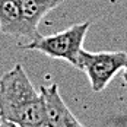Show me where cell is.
Here are the masks:
<instances>
[{
  "label": "cell",
  "instance_id": "cell-3",
  "mask_svg": "<svg viewBox=\"0 0 127 127\" xmlns=\"http://www.w3.org/2000/svg\"><path fill=\"white\" fill-rule=\"evenodd\" d=\"M127 67V53L124 51H92L80 50L76 69L85 72L91 88L95 92L104 91L111 79Z\"/></svg>",
  "mask_w": 127,
  "mask_h": 127
},
{
  "label": "cell",
  "instance_id": "cell-7",
  "mask_svg": "<svg viewBox=\"0 0 127 127\" xmlns=\"http://www.w3.org/2000/svg\"><path fill=\"white\" fill-rule=\"evenodd\" d=\"M0 127H19L18 124H15L12 121H7V120H3L0 117Z\"/></svg>",
  "mask_w": 127,
  "mask_h": 127
},
{
  "label": "cell",
  "instance_id": "cell-6",
  "mask_svg": "<svg viewBox=\"0 0 127 127\" xmlns=\"http://www.w3.org/2000/svg\"><path fill=\"white\" fill-rule=\"evenodd\" d=\"M24 19L32 29L38 31V24L47 13L63 3V0H19Z\"/></svg>",
  "mask_w": 127,
  "mask_h": 127
},
{
  "label": "cell",
  "instance_id": "cell-2",
  "mask_svg": "<svg viewBox=\"0 0 127 127\" xmlns=\"http://www.w3.org/2000/svg\"><path fill=\"white\" fill-rule=\"evenodd\" d=\"M91 22H82L76 24L69 28H66L63 31L47 35V37H41L38 35L37 38L31 39L28 44L22 45L24 50H32V51H39L48 57L53 59H60L66 60L72 66H77V59H79V53L82 50V44L83 39L86 37Z\"/></svg>",
  "mask_w": 127,
  "mask_h": 127
},
{
  "label": "cell",
  "instance_id": "cell-4",
  "mask_svg": "<svg viewBox=\"0 0 127 127\" xmlns=\"http://www.w3.org/2000/svg\"><path fill=\"white\" fill-rule=\"evenodd\" d=\"M39 92L45 102V127H83L64 104L57 85L42 86Z\"/></svg>",
  "mask_w": 127,
  "mask_h": 127
},
{
  "label": "cell",
  "instance_id": "cell-5",
  "mask_svg": "<svg viewBox=\"0 0 127 127\" xmlns=\"http://www.w3.org/2000/svg\"><path fill=\"white\" fill-rule=\"evenodd\" d=\"M0 31L6 35L24 37L29 41L39 35L24 19L19 0H0Z\"/></svg>",
  "mask_w": 127,
  "mask_h": 127
},
{
  "label": "cell",
  "instance_id": "cell-8",
  "mask_svg": "<svg viewBox=\"0 0 127 127\" xmlns=\"http://www.w3.org/2000/svg\"><path fill=\"white\" fill-rule=\"evenodd\" d=\"M123 79H124V82L127 83V67L124 69V73H123Z\"/></svg>",
  "mask_w": 127,
  "mask_h": 127
},
{
  "label": "cell",
  "instance_id": "cell-1",
  "mask_svg": "<svg viewBox=\"0 0 127 127\" xmlns=\"http://www.w3.org/2000/svg\"><path fill=\"white\" fill-rule=\"evenodd\" d=\"M0 117L19 127H45V102L21 64L0 77Z\"/></svg>",
  "mask_w": 127,
  "mask_h": 127
}]
</instances>
